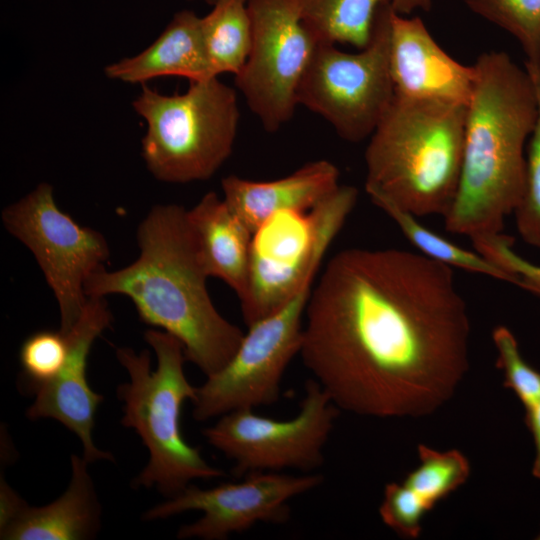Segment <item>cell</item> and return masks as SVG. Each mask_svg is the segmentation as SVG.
<instances>
[{
	"label": "cell",
	"instance_id": "cell-1",
	"mask_svg": "<svg viewBox=\"0 0 540 540\" xmlns=\"http://www.w3.org/2000/svg\"><path fill=\"white\" fill-rule=\"evenodd\" d=\"M469 336L453 268L419 252L348 248L316 279L299 355L339 409L420 417L453 396Z\"/></svg>",
	"mask_w": 540,
	"mask_h": 540
},
{
	"label": "cell",
	"instance_id": "cell-2",
	"mask_svg": "<svg viewBox=\"0 0 540 540\" xmlns=\"http://www.w3.org/2000/svg\"><path fill=\"white\" fill-rule=\"evenodd\" d=\"M139 256L131 264L105 267L85 282L87 297L127 296L144 323L178 338L186 359L210 376L237 351L244 333L223 317L208 289L188 210L177 204L151 208L137 229Z\"/></svg>",
	"mask_w": 540,
	"mask_h": 540
},
{
	"label": "cell",
	"instance_id": "cell-3",
	"mask_svg": "<svg viewBox=\"0 0 540 540\" xmlns=\"http://www.w3.org/2000/svg\"><path fill=\"white\" fill-rule=\"evenodd\" d=\"M467 106L462 166L445 229L472 242L503 233L525 188L526 150L538 116L533 80L503 51L481 54Z\"/></svg>",
	"mask_w": 540,
	"mask_h": 540
},
{
	"label": "cell",
	"instance_id": "cell-4",
	"mask_svg": "<svg viewBox=\"0 0 540 540\" xmlns=\"http://www.w3.org/2000/svg\"><path fill=\"white\" fill-rule=\"evenodd\" d=\"M467 106L394 97L369 137L365 191L416 217L449 211L457 193Z\"/></svg>",
	"mask_w": 540,
	"mask_h": 540
},
{
	"label": "cell",
	"instance_id": "cell-5",
	"mask_svg": "<svg viewBox=\"0 0 540 540\" xmlns=\"http://www.w3.org/2000/svg\"><path fill=\"white\" fill-rule=\"evenodd\" d=\"M144 338L156 354V370L151 368L149 351L116 349V357L129 375V381L117 388L123 402L121 423L136 431L149 452L148 463L134 485L156 488L171 498L194 479L218 478L225 473L211 466L182 434L183 404L196 396V387L184 372L183 344L158 329H148Z\"/></svg>",
	"mask_w": 540,
	"mask_h": 540
},
{
	"label": "cell",
	"instance_id": "cell-6",
	"mask_svg": "<svg viewBox=\"0 0 540 540\" xmlns=\"http://www.w3.org/2000/svg\"><path fill=\"white\" fill-rule=\"evenodd\" d=\"M132 106L147 125L143 159L160 181L207 180L232 153L240 112L236 91L218 77L190 82L174 95L143 84Z\"/></svg>",
	"mask_w": 540,
	"mask_h": 540
},
{
	"label": "cell",
	"instance_id": "cell-7",
	"mask_svg": "<svg viewBox=\"0 0 540 540\" xmlns=\"http://www.w3.org/2000/svg\"><path fill=\"white\" fill-rule=\"evenodd\" d=\"M357 200V188L340 185L312 210L278 211L253 232L246 288L239 298L247 326L279 309L311 271L320 269Z\"/></svg>",
	"mask_w": 540,
	"mask_h": 540
},
{
	"label": "cell",
	"instance_id": "cell-8",
	"mask_svg": "<svg viewBox=\"0 0 540 540\" xmlns=\"http://www.w3.org/2000/svg\"><path fill=\"white\" fill-rule=\"evenodd\" d=\"M391 12V5L380 8L369 44L357 53L318 43L298 88V105L321 116L348 142L370 137L395 97Z\"/></svg>",
	"mask_w": 540,
	"mask_h": 540
},
{
	"label": "cell",
	"instance_id": "cell-9",
	"mask_svg": "<svg viewBox=\"0 0 540 540\" xmlns=\"http://www.w3.org/2000/svg\"><path fill=\"white\" fill-rule=\"evenodd\" d=\"M1 219L5 229L36 259L58 304L59 330L67 335L87 303L85 282L109 260L106 238L63 212L53 187L46 182L6 206Z\"/></svg>",
	"mask_w": 540,
	"mask_h": 540
},
{
	"label": "cell",
	"instance_id": "cell-10",
	"mask_svg": "<svg viewBox=\"0 0 540 540\" xmlns=\"http://www.w3.org/2000/svg\"><path fill=\"white\" fill-rule=\"evenodd\" d=\"M309 297L310 291L301 288L275 312L248 326L230 361L196 387L194 419L278 401L283 374L300 352Z\"/></svg>",
	"mask_w": 540,
	"mask_h": 540
},
{
	"label": "cell",
	"instance_id": "cell-11",
	"mask_svg": "<svg viewBox=\"0 0 540 540\" xmlns=\"http://www.w3.org/2000/svg\"><path fill=\"white\" fill-rule=\"evenodd\" d=\"M340 409L315 380L305 384L298 414L275 420L243 409L220 416L203 430L207 442L234 462V473L312 470L322 465L323 449Z\"/></svg>",
	"mask_w": 540,
	"mask_h": 540
},
{
	"label": "cell",
	"instance_id": "cell-12",
	"mask_svg": "<svg viewBox=\"0 0 540 540\" xmlns=\"http://www.w3.org/2000/svg\"><path fill=\"white\" fill-rule=\"evenodd\" d=\"M250 53L235 85L263 128L278 131L294 115L298 88L316 38L302 21L296 0H248Z\"/></svg>",
	"mask_w": 540,
	"mask_h": 540
},
{
	"label": "cell",
	"instance_id": "cell-13",
	"mask_svg": "<svg viewBox=\"0 0 540 540\" xmlns=\"http://www.w3.org/2000/svg\"><path fill=\"white\" fill-rule=\"evenodd\" d=\"M322 482L319 474L293 476L262 471L249 473L243 481L209 489L189 484L149 509L143 518L153 521L187 511H201L203 515L198 520L179 528L177 538L222 540L260 522L285 523L290 517V500Z\"/></svg>",
	"mask_w": 540,
	"mask_h": 540
},
{
	"label": "cell",
	"instance_id": "cell-14",
	"mask_svg": "<svg viewBox=\"0 0 540 540\" xmlns=\"http://www.w3.org/2000/svg\"><path fill=\"white\" fill-rule=\"evenodd\" d=\"M112 320L105 297H88L80 319L67 334L69 353L64 367L55 378L30 391L35 400L26 412L32 420L55 419L77 435L83 447L82 457L88 463L114 460L93 441L95 414L103 396L90 388L86 374L92 344Z\"/></svg>",
	"mask_w": 540,
	"mask_h": 540
},
{
	"label": "cell",
	"instance_id": "cell-15",
	"mask_svg": "<svg viewBox=\"0 0 540 540\" xmlns=\"http://www.w3.org/2000/svg\"><path fill=\"white\" fill-rule=\"evenodd\" d=\"M389 56L396 97L468 106L476 83L474 65L461 64L444 51L420 17L392 9Z\"/></svg>",
	"mask_w": 540,
	"mask_h": 540
},
{
	"label": "cell",
	"instance_id": "cell-16",
	"mask_svg": "<svg viewBox=\"0 0 540 540\" xmlns=\"http://www.w3.org/2000/svg\"><path fill=\"white\" fill-rule=\"evenodd\" d=\"M88 462L72 455V477L66 491L41 507L27 505L5 483L1 485V529L4 540H83L100 528L101 506Z\"/></svg>",
	"mask_w": 540,
	"mask_h": 540
},
{
	"label": "cell",
	"instance_id": "cell-17",
	"mask_svg": "<svg viewBox=\"0 0 540 540\" xmlns=\"http://www.w3.org/2000/svg\"><path fill=\"white\" fill-rule=\"evenodd\" d=\"M339 177L337 166L325 159L306 163L275 180L255 181L230 175L221 181L222 198L253 234L278 211L312 210L338 189Z\"/></svg>",
	"mask_w": 540,
	"mask_h": 540
},
{
	"label": "cell",
	"instance_id": "cell-18",
	"mask_svg": "<svg viewBox=\"0 0 540 540\" xmlns=\"http://www.w3.org/2000/svg\"><path fill=\"white\" fill-rule=\"evenodd\" d=\"M418 454L420 464L416 469L401 483L385 486L379 508L384 524L406 539L417 538L424 516L470 475L468 459L456 449L440 452L420 444Z\"/></svg>",
	"mask_w": 540,
	"mask_h": 540
},
{
	"label": "cell",
	"instance_id": "cell-19",
	"mask_svg": "<svg viewBox=\"0 0 540 540\" xmlns=\"http://www.w3.org/2000/svg\"><path fill=\"white\" fill-rule=\"evenodd\" d=\"M108 78L141 83L166 76L190 82L213 78L201 30V17L191 10L174 14L158 38L139 54L111 63Z\"/></svg>",
	"mask_w": 540,
	"mask_h": 540
},
{
	"label": "cell",
	"instance_id": "cell-20",
	"mask_svg": "<svg viewBox=\"0 0 540 540\" xmlns=\"http://www.w3.org/2000/svg\"><path fill=\"white\" fill-rule=\"evenodd\" d=\"M202 264L238 298L246 288L252 232L216 192L206 193L188 210Z\"/></svg>",
	"mask_w": 540,
	"mask_h": 540
},
{
	"label": "cell",
	"instance_id": "cell-21",
	"mask_svg": "<svg viewBox=\"0 0 540 540\" xmlns=\"http://www.w3.org/2000/svg\"><path fill=\"white\" fill-rule=\"evenodd\" d=\"M303 23L318 43L365 48L378 11L391 0H296Z\"/></svg>",
	"mask_w": 540,
	"mask_h": 540
},
{
	"label": "cell",
	"instance_id": "cell-22",
	"mask_svg": "<svg viewBox=\"0 0 540 540\" xmlns=\"http://www.w3.org/2000/svg\"><path fill=\"white\" fill-rule=\"evenodd\" d=\"M248 0H218L201 17V30L211 72L237 75L251 49L252 28Z\"/></svg>",
	"mask_w": 540,
	"mask_h": 540
},
{
	"label": "cell",
	"instance_id": "cell-23",
	"mask_svg": "<svg viewBox=\"0 0 540 540\" xmlns=\"http://www.w3.org/2000/svg\"><path fill=\"white\" fill-rule=\"evenodd\" d=\"M399 227L406 239L423 256L451 268L489 276L514 284L513 278L482 254L464 249L422 225L415 215L396 205L378 200L373 202Z\"/></svg>",
	"mask_w": 540,
	"mask_h": 540
},
{
	"label": "cell",
	"instance_id": "cell-24",
	"mask_svg": "<svg viewBox=\"0 0 540 540\" xmlns=\"http://www.w3.org/2000/svg\"><path fill=\"white\" fill-rule=\"evenodd\" d=\"M478 16L511 34L526 61L540 64V0H465Z\"/></svg>",
	"mask_w": 540,
	"mask_h": 540
},
{
	"label": "cell",
	"instance_id": "cell-25",
	"mask_svg": "<svg viewBox=\"0 0 540 540\" xmlns=\"http://www.w3.org/2000/svg\"><path fill=\"white\" fill-rule=\"evenodd\" d=\"M538 100V116L526 150L525 188L514 211L517 231L523 241L540 250V64L525 62Z\"/></svg>",
	"mask_w": 540,
	"mask_h": 540
},
{
	"label": "cell",
	"instance_id": "cell-26",
	"mask_svg": "<svg viewBox=\"0 0 540 540\" xmlns=\"http://www.w3.org/2000/svg\"><path fill=\"white\" fill-rule=\"evenodd\" d=\"M68 353V336L60 330H41L28 336L19 353L26 389L30 392L55 378L64 367Z\"/></svg>",
	"mask_w": 540,
	"mask_h": 540
},
{
	"label": "cell",
	"instance_id": "cell-27",
	"mask_svg": "<svg viewBox=\"0 0 540 540\" xmlns=\"http://www.w3.org/2000/svg\"><path fill=\"white\" fill-rule=\"evenodd\" d=\"M492 340L498 352L496 366L504 376V386L511 389L524 407L540 399V372L522 357L517 340L505 326L492 332Z\"/></svg>",
	"mask_w": 540,
	"mask_h": 540
},
{
	"label": "cell",
	"instance_id": "cell-28",
	"mask_svg": "<svg viewBox=\"0 0 540 540\" xmlns=\"http://www.w3.org/2000/svg\"><path fill=\"white\" fill-rule=\"evenodd\" d=\"M513 242L512 237L500 233L472 243L477 252L506 271L513 278L514 285L540 297V265L517 254Z\"/></svg>",
	"mask_w": 540,
	"mask_h": 540
},
{
	"label": "cell",
	"instance_id": "cell-29",
	"mask_svg": "<svg viewBox=\"0 0 540 540\" xmlns=\"http://www.w3.org/2000/svg\"><path fill=\"white\" fill-rule=\"evenodd\" d=\"M525 424L531 432L535 444L532 474L540 479V399L525 408Z\"/></svg>",
	"mask_w": 540,
	"mask_h": 540
},
{
	"label": "cell",
	"instance_id": "cell-30",
	"mask_svg": "<svg viewBox=\"0 0 540 540\" xmlns=\"http://www.w3.org/2000/svg\"><path fill=\"white\" fill-rule=\"evenodd\" d=\"M432 0H391L392 9L400 15H408L413 11L431 9Z\"/></svg>",
	"mask_w": 540,
	"mask_h": 540
},
{
	"label": "cell",
	"instance_id": "cell-31",
	"mask_svg": "<svg viewBox=\"0 0 540 540\" xmlns=\"http://www.w3.org/2000/svg\"><path fill=\"white\" fill-rule=\"evenodd\" d=\"M190 1H202L212 6L218 0H190Z\"/></svg>",
	"mask_w": 540,
	"mask_h": 540
}]
</instances>
